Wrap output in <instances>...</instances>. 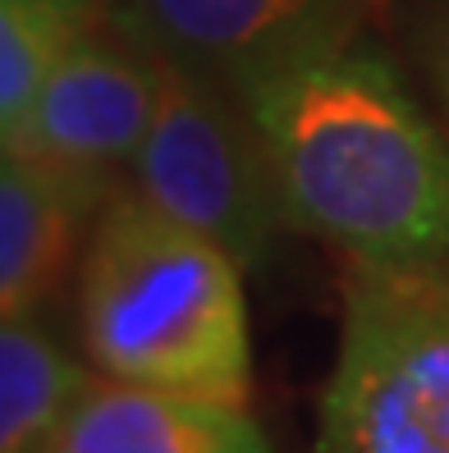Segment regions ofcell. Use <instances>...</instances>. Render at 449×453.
<instances>
[{"instance_id":"cell-2","label":"cell","mask_w":449,"mask_h":453,"mask_svg":"<svg viewBox=\"0 0 449 453\" xmlns=\"http://www.w3.org/2000/svg\"><path fill=\"white\" fill-rule=\"evenodd\" d=\"M78 326L101 376L248 408L244 265L138 193L105 197L92 225Z\"/></svg>"},{"instance_id":"cell-4","label":"cell","mask_w":449,"mask_h":453,"mask_svg":"<svg viewBox=\"0 0 449 453\" xmlns=\"http://www.w3.org/2000/svg\"><path fill=\"white\" fill-rule=\"evenodd\" d=\"M138 197L211 238L234 261L257 265L284 220L271 156L239 88L166 56V83L134 161Z\"/></svg>"},{"instance_id":"cell-7","label":"cell","mask_w":449,"mask_h":453,"mask_svg":"<svg viewBox=\"0 0 449 453\" xmlns=\"http://www.w3.org/2000/svg\"><path fill=\"white\" fill-rule=\"evenodd\" d=\"M50 453H271L244 403L88 376Z\"/></svg>"},{"instance_id":"cell-9","label":"cell","mask_w":449,"mask_h":453,"mask_svg":"<svg viewBox=\"0 0 449 453\" xmlns=\"http://www.w3.org/2000/svg\"><path fill=\"white\" fill-rule=\"evenodd\" d=\"M78 366L33 321H0V453H50L60 421L83 389Z\"/></svg>"},{"instance_id":"cell-6","label":"cell","mask_w":449,"mask_h":453,"mask_svg":"<svg viewBox=\"0 0 449 453\" xmlns=\"http://www.w3.org/2000/svg\"><path fill=\"white\" fill-rule=\"evenodd\" d=\"M183 69L244 88L307 50L358 42L372 0H124Z\"/></svg>"},{"instance_id":"cell-11","label":"cell","mask_w":449,"mask_h":453,"mask_svg":"<svg viewBox=\"0 0 449 453\" xmlns=\"http://www.w3.org/2000/svg\"><path fill=\"white\" fill-rule=\"evenodd\" d=\"M436 83H440V96H445V105H449V46L440 50V65H436Z\"/></svg>"},{"instance_id":"cell-3","label":"cell","mask_w":449,"mask_h":453,"mask_svg":"<svg viewBox=\"0 0 449 453\" xmlns=\"http://www.w3.org/2000/svg\"><path fill=\"white\" fill-rule=\"evenodd\" d=\"M316 453H449V271L349 265Z\"/></svg>"},{"instance_id":"cell-8","label":"cell","mask_w":449,"mask_h":453,"mask_svg":"<svg viewBox=\"0 0 449 453\" xmlns=\"http://www.w3.org/2000/svg\"><path fill=\"white\" fill-rule=\"evenodd\" d=\"M92 206V193L0 142V321H33L60 284Z\"/></svg>"},{"instance_id":"cell-5","label":"cell","mask_w":449,"mask_h":453,"mask_svg":"<svg viewBox=\"0 0 449 453\" xmlns=\"http://www.w3.org/2000/svg\"><path fill=\"white\" fill-rule=\"evenodd\" d=\"M166 83V50L115 0L56 60L14 147L65 174L97 202L120 170H134Z\"/></svg>"},{"instance_id":"cell-1","label":"cell","mask_w":449,"mask_h":453,"mask_svg":"<svg viewBox=\"0 0 449 453\" xmlns=\"http://www.w3.org/2000/svg\"><path fill=\"white\" fill-rule=\"evenodd\" d=\"M284 220L353 261L449 271V142L385 56L307 50L239 88Z\"/></svg>"},{"instance_id":"cell-10","label":"cell","mask_w":449,"mask_h":453,"mask_svg":"<svg viewBox=\"0 0 449 453\" xmlns=\"http://www.w3.org/2000/svg\"><path fill=\"white\" fill-rule=\"evenodd\" d=\"M115 0H0V142L28 119L56 60Z\"/></svg>"}]
</instances>
